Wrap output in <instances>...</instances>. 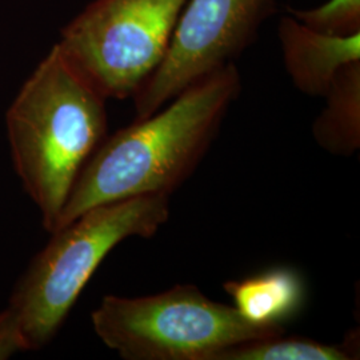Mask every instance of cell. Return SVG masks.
I'll list each match as a JSON object with an SVG mask.
<instances>
[{
    "label": "cell",
    "mask_w": 360,
    "mask_h": 360,
    "mask_svg": "<svg viewBox=\"0 0 360 360\" xmlns=\"http://www.w3.org/2000/svg\"><path fill=\"white\" fill-rule=\"evenodd\" d=\"M240 90L239 70L229 63L154 114L104 138L79 174L55 231L92 207L143 195L169 196L203 159Z\"/></svg>",
    "instance_id": "cell-1"
},
{
    "label": "cell",
    "mask_w": 360,
    "mask_h": 360,
    "mask_svg": "<svg viewBox=\"0 0 360 360\" xmlns=\"http://www.w3.org/2000/svg\"><path fill=\"white\" fill-rule=\"evenodd\" d=\"M105 101L55 44L7 112L13 168L50 233L105 138Z\"/></svg>",
    "instance_id": "cell-2"
},
{
    "label": "cell",
    "mask_w": 360,
    "mask_h": 360,
    "mask_svg": "<svg viewBox=\"0 0 360 360\" xmlns=\"http://www.w3.org/2000/svg\"><path fill=\"white\" fill-rule=\"evenodd\" d=\"M167 195L135 196L92 207L63 227L16 284L8 307L28 349L50 343L104 257L129 238H151L169 218Z\"/></svg>",
    "instance_id": "cell-3"
},
{
    "label": "cell",
    "mask_w": 360,
    "mask_h": 360,
    "mask_svg": "<svg viewBox=\"0 0 360 360\" xmlns=\"http://www.w3.org/2000/svg\"><path fill=\"white\" fill-rule=\"evenodd\" d=\"M91 323L104 345L126 360H212L221 349L285 333L247 322L193 284L139 297L104 296Z\"/></svg>",
    "instance_id": "cell-4"
},
{
    "label": "cell",
    "mask_w": 360,
    "mask_h": 360,
    "mask_svg": "<svg viewBox=\"0 0 360 360\" xmlns=\"http://www.w3.org/2000/svg\"><path fill=\"white\" fill-rule=\"evenodd\" d=\"M187 0H95L56 44L105 99L132 98L167 53Z\"/></svg>",
    "instance_id": "cell-5"
},
{
    "label": "cell",
    "mask_w": 360,
    "mask_h": 360,
    "mask_svg": "<svg viewBox=\"0 0 360 360\" xmlns=\"http://www.w3.org/2000/svg\"><path fill=\"white\" fill-rule=\"evenodd\" d=\"M275 0H187L167 53L132 96L136 119L156 112L193 82L235 63L275 13Z\"/></svg>",
    "instance_id": "cell-6"
},
{
    "label": "cell",
    "mask_w": 360,
    "mask_h": 360,
    "mask_svg": "<svg viewBox=\"0 0 360 360\" xmlns=\"http://www.w3.org/2000/svg\"><path fill=\"white\" fill-rule=\"evenodd\" d=\"M284 68L297 90L323 98L339 71L360 60V32L331 35L284 15L278 23Z\"/></svg>",
    "instance_id": "cell-7"
},
{
    "label": "cell",
    "mask_w": 360,
    "mask_h": 360,
    "mask_svg": "<svg viewBox=\"0 0 360 360\" xmlns=\"http://www.w3.org/2000/svg\"><path fill=\"white\" fill-rule=\"evenodd\" d=\"M232 307L251 324L283 327L302 311L306 302V284L291 267H274L239 281L224 283Z\"/></svg>",
    "instance_id": "cell-8"
},
{
    "label": "cell",
    "mask_w": 360,
    "mask_h": 360,
    "mask_svg": "<svg viewBox=\"0 0 360 360\" xmlns=\"http://www.w3.org/2000/svg\"><path fill=\"white\" fill-rule=\"evenodd\" d=\"M312 124L316 144L330 154L351 156L360 148V60L343 67Z\"/></svg>",
    "instance_id": "cell-9"
},
{
    "label": "cell",
    "mask_w": 360,
    "mask_h": 360,
    "mask_svg": "<svg viewBox=\"0 0 360 360\" xmlns=\"http://www.w3.org/2000/svg\"><path fill=\"white\" fill-rule=\"evenodd\" d=\"M354 345L355 340L328 345L282 333L221 349L212 360H349L358 358Z\"/></svg>",
    "instance_id": "cell-10"
},
{
    "label": "cell",
    "mask_w": 360,
    "mask_h": 360,
    "mask_svg": "<svg viewBox=\"0 0 360 360\" xmlns=\"http://www.w3.org/2000/svg\"><path fill=\"white\" fill-rule=\"evenodd\" d=\"M288 13L316 31L331 35L360 32V0H328L309 10L288 8Z\"/></svg>",
    "instance_id": "cell-11"
},
{
    "label": "cell",
    "mask_w": 360,
    "mask_h": 360,
    "mask_svg": "<svg viewBox=\"0 0 360 360\" xmlns=\"http://www.w3.org/2000/svg\"><path fill=\"white\" fill-rule=\"evenodd\" d=\"M28 351L20 323L11 307L0 311V360L8 359L16 352Z\"/></svg>",
    "instance_id": "cell-12"
}]
</instances>
